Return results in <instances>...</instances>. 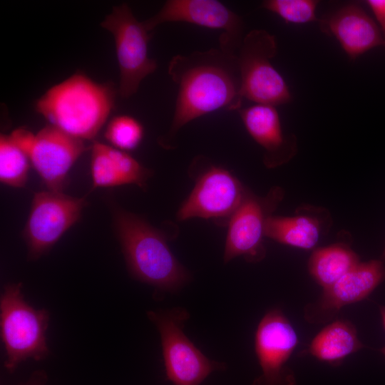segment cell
<instances>
[{
	"instance_id": "obj_1",
	"label": "cell",
	"mask_w": 385,
	"mask_h": 385,
	"mask_svg": "<svg viewBox=\"0 0 385 385\" xmlns=\"http://www.w3.org/2000/svg\"><path fill=\"white\" fill-rule=\"evenodd\" d=\"M168 74L178 86L171 125L161 140L168 148L189 122L221 108L240 109V75L237 53L218 48L174 56Z\"/></svg>"
},
{
	"instance_id": "obj_2",
	"label": "cell",
	"mask_w": 385,
	"mask_h": 385,
	"mask_svg": "<svg viewBox=\"0 0 385 385\" xmlns=\"http://www.w3.org/2000/svg\"><path fill=\"white\" fill-rule=\"evenodd\" d=\"M113 222L128 267L133 276L161 292L180 290L191 279L172 252L163 233L139 216L113 209Z\"/></svg>"
},
{
	"instance_id": "obj_3",
	"label": "cell",
	"mask_w": 385,
	"mask_h": 385,
	"mask_svg": "<svg viewBox=\"0 0 385 385\" xmlns=\"http://www.w3.org/2000/svg\"><path fill=\"white\" fill-rule=\"evenodd\" d=\"M113 106V89L76 73L50 88L36 110L51 125L83 140L97 135Z\"/></svg>"
},
{
	"instance_id": "obj_4",
	"label": "cell",
	"mask_w": 385,
	"mask_h": 385,
	"mask_svg": "<svg viewBox=\"0 0 385 385\" xmlns=\"http://www.w3.org/2000/svg\"><path fill=\"white\" fill-rule=\"evenodd\" d=\"M21 289V283L6 284L0 299L4 366L9 371L28 359L41 360L49 353L46 339L49 313L30 306L24 300Z\"/></svg>"
},
{
	"instance_id": "obj_5",
	"label": "cell",
	"mask_w": 385,
	"mask_h": 385,
	"mask_svg": "<svg viewBox=\"0 0 385 385\" xmlns=\"http://www.w3.org/2000/svg\"><path fill=\"white\" fill-rule=\"evenodd\" d=\"M147 315L160 332L166 379L174 385H200L212 372L226 369L225 363L207 358L185 334L190 318L186 309L149 311Z\"/></svg>"
},
{
	"instance_id": "obj_6",
	"label": "cell",
	"mask_w": 385,
	"mask_h": 385,
	"mask_svg": "<svg viewBox=\"0 0 385 385\" xmlns=\"http://www.w3.org/2000/svg\"><path fill=\"white\" fill-rule=\"evenodd\" d=\"M277 50L275 37L267 31L255 29L244 36L237 53L243 98L274 107L292 101L287 84L271 63Z\"/></svg>"
},
{
	"instance_id": "obj_7",
	"label": "cell",
	"mask_w": 385,
	"mask_h": 385,
	"mask_svg": "<svg viewBox=\"0 0 385 385\" xmlns=\"http://www.w3.org/2000/svg\"><path fill=\"white\" fill-rule=\"evenodd\" d=\"M101 26L113 36L120 69L119 94L129 98L158 66L155 60L149 58L148 53L149 31L125 3L114 6Z\"/></svg>"
},
{
	"instance_id": "obj_8",
	"label": "cell",
	"mask_w": 385,
	"mask_h": 385,
	"mask_svg": "<svg viewBox=\"0 0 385 385\" xmlns=\"http://www.w3.org/2000/svg\"><path fill=\"white\" fill-rule=\"evenodd\" d=\"M84 198L57 191L36 192L23 231L30 260L46 254L80 218Z\"/></svg>"
},
{
	"instance_id": "obj_9",
	"label": "cell",
	"mask_w": 385,
	"mask_h": 385,
	"mask_svg": "<svg viewBox=\"0 0 385 385\" xmlns=\"http://www.w3.org/2000/svg\"><path fill=\"white\" fill-rule=\"evenodd\" d=\"M282 197L279 188H272L264 197L247 192L227 222L225 263L240 256L249 262H260L265 257L263 237L266 221Z\"/></svg>"
},
{
	"instance_id": "obj_10",
	"label": "cell",
	"mask_w": 385,
	"mask_h": 385,
	"mask_svg": "<svg viewBox=\"0 0 385 385\" xmlns=\"http://www.w3.org/2000/svg\"><path fill=\"white\" fill-rule=\"evenodd\" d=\"M297 344V334L284 314L279 309L267 312L255 332V350L262 374L252 385H296L287 363Z\"/></svg>"
},
{
	"instance_id": "obj_11",
	"label": "cell",
	"mask_w": 385,
	"mask_h": 385,
	"mask_svg": "<svg viewBox=\"0 0 385 385\" xmlns=\"http://www.w3.org/2000/svg\"><path fill=\"white\" fill-rule=\"evenodd\" d=\"M167 22L220 30V48L232 53H237L244 38L241 17L216 0H168L156 14L143 21L149 32Z\"/></svg>"
},
{
	"instance_id": "obj_12",
	"label": "cell",
	"mask_w": 385,
	"mask_h": 385,
	"mask_svg": "<svg viewBox=\"0 0 385 385\" xmlns=\"http://www.w3.org/2000/svg\"><path fill=\"white\" fill-rule=\"evenodd\" d=\"M247 192L227 170L211 165L199 177L192 191L180 205L177 218L179 221L201 217L228 222Z\"/></svg>"
},
{
	"instance_id": "obj_13",
	"label": "cell",
	"mask_w": 385,
	"mask_h": 385,
	"mask_svg": "<svg viewBox=\"0 0 385 385\" xmlns=\"http://www.w3.org/2000/svg\"><path fill=\"white\" fill-rule=\"evenodd\" d=\"M385 279L381 260L359 262L337 282L324 289L317 300L308 304L304 317L312 324L330 322L346 305L366 299Z\"/></svg>"
},
{
	"instance_id": "obj_14",
	"label": "cell",
	"mask_w": 385,
	"mask_h": 385,
	"mask_svg": "<svg viewBox=\"0 0 385 385\" xmlns=\"http://www.w3.org/2000/svg\"><path fill=\"white\" fill-rule=\"evenodd\" d=\"M86 150L83 140L49 124L34 134L25 153L48 190L61 192L68 171Z\"/></svg>"
},
{
	"instance_id": "obj_15",
	"label": "cell",
	"mask_w": 385,
	"mask_h": 385,
	"mask_svg": "<svg viewBox=\"0 0 385 385\" xmlns=\"http://www.w3.org/2000/svg\"><path fill=\"white\" fill-rule=\"evenodd\" d=\"M320 29L334 36L351 60L383 45L379 27L356 4H346L319 20Z\"/></svg>"
},
{
	"instance_id": "obj_16",
	"label": "cell",
	"mask_w": 385,
	"mask_h": 385,
	"mask_svg": "<svg viewBox=\"0 0 385 385\" xmlns=\"http://www.w3.org/2000/svg\"><path fill=\"white\" fill-rule=\"evenodd\" d=\"M237 111L249 134L264 148V163L267 167L279 165L294 156L296 138L284 135L274 106L255 104Z\"/></svg>"
},
{
	"instance_id": "obj_17",
	"label": "cell",
	"mask_w": 385,
	"mask_h": 385,
	"mask_svg": "<svg viewBox=\"0 0 385 385\" xmlns=\"http://www.w3.org/2000/svg\"><path fill=\"white\" fill-rule=\"evenodd\" d=\"M364 348L354 325L338 319L327 325L312 339L309 353L317 359L335 363Z\"/></svg>"
},
{
	"instance_id": "obj_18",
	"label": "cell",
	"mask_w": 385,
	"mask_h": 385,
	"mask_svg": "<svg viewBox=\"0 0 385 385\" xmlns=\"http://www.w3.org/2000/svg\"><path fill=\"white\" fill-rule=\"evenodd\" d=\"M319 220L309 215H270L266 221L265 236L284 245L310 250L317 245L322 233Z\"/></svg>"
},
{
	"instance_id": "obj_19",
	"label": "cell",
	"mask_w": 385,
	"mask_h": 385,
	"mask_svg": "<svg viewBox=\"0 0 385 385\" xmlns=\"http://www.w3.org/2000/svg\"><path fill=\"white\" fill-rule=\"evenodd\" d=\"M359 263L358 255L347 245L334 244L314 250L309 260L308 269L312 277L324 289Z\"/></svg>"
},
{
	"instance_id": "obj_20",
	"label": "cell",
	"mask_w": 385,
	"mask_h": 385,
	"mask_svg": "<svg viewBox=\"0 0 385 385\" xmlns=\"http://www.w3.org/2000/svg\"><path fill=\"white\" fill-rule=\"evenodd\" d=\"M28 155L10 135L0 138V180L14 188L23 187L26 183L30 167Z\"/></svg>"
},
{
	"instance_id": "obj_21",
	"label": "cell",
	"mask_w": 385,
	"mask_h": 385,
	"mask_svg": "<svg viewBox=\"0 0 385 385\" xmlns=\"http://www.w3.org/2000/svg\"><path fill=\"white\" fill-rule=\"evenodd\" d=\"M143 128L140 122L129 115L114 117L107 125L105 138L115 148L130 150L137 148L143 137Z\"/></svg>"
},
{
	"instance_id": "obj_22",
	"label": "cell",
	"mask_w": 385,
	"mask_h": 385,
	"mask_svg": "<svg viewBox=\"0 0 385 385\" xmlns=\"http://www.w3.org/2000/svg\"><path fill=\"white\" fill-rule=\"evenodd\" d=\"M91 170L93 189L125 184L114 161L107 152V145L98 142L93 144Z\"/></svg>"
},
{
	"instance_id": "obj_23",
	"label": "cell",
	"mask_w": 385,
	"mask_h": 385,
	"mask_svg": "<svg viewBox=\"0 0 385 385\" xmlns=\"http://www.w3.org/2000/svg\"><path fill=\"white\" fill-rule=\"evenodd\" d=\"M318 4L314 0H267L262 7L293 24H305L317 21L316 8Z\"/></svg>"
},
{
	"instance_id": "obj_24",
	"label": "cell",
	"mask_w": 385,
	"mask_h": 385,
	"mask_svg": "<svg viewBox=\"0 0 385 385\" xmlns=\"http://www.w3.org/2000/svg\"><path fill=\"white\" fill-rule=\"evenodd\" d=\"M366 4L372 11L383 39V45L385 46V0H367Z\"/></svg>"
},
{
	"instance_id": "obj_25",
	"label": "cell",
	"mask_w": 385,
	"mask_h": 385,
	"mask_svg": "<svg viewBox=\"0 0 385 385\" xmlns=\"http://www.w3.org/2000/svg\"><path fill=\"white\" fill-rule=\"evenodd\" d=\"M380 313L382 319V322L384 327L385 329V306H380L379 307Z\"/></svg>"
},
{
	"instance_id": "obj_26",
	"label": "cell",
	"mask_w": 385,
	"mask_h": 385,
	"mask_svg": "<svg viewBox=\"0 0 385 385\" xmlns=\"http://www.w3.org/2000/svg\"><path fill=\"white\" fill-rule=\"evenodd\" d=\"M381 260H385V247L381 255Z\"/></svg>"
},
{
	"instance_id": "obj_27",
	"label": "cell",
	"mask_w": 385,
	"mask_h": 385,
	"mask_svg": "<svg viewBox=\"0 0 385 385\" xmlns=\"http://www.w3.org/2000/svg\"><path fill=\"white\" fill-rule=\"evenodd\" d=\"M381 351L385 356V346L381 349Z\"/></svg>"
}]
</instances>
